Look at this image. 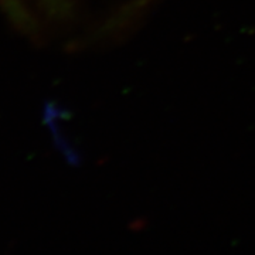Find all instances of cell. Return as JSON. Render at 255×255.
Here are the masks:
<instances>
[{
    "label": "cell",
    "mask_w": 255,
    "mask_h": 255,
    "mask_svg": "<svg viewBox=\"0 0 255 255\" xmlns=\"http://www.w3.org/2000/svg\"><path fill=\"white\" fill-rule=\"evenodd\" d=\"M46 1H48V3H51L53 6H54V4H57V6H58V3H60V0H46Z\"/></svg>",
    "instance_id": "obj_1"
}]
</instances>
